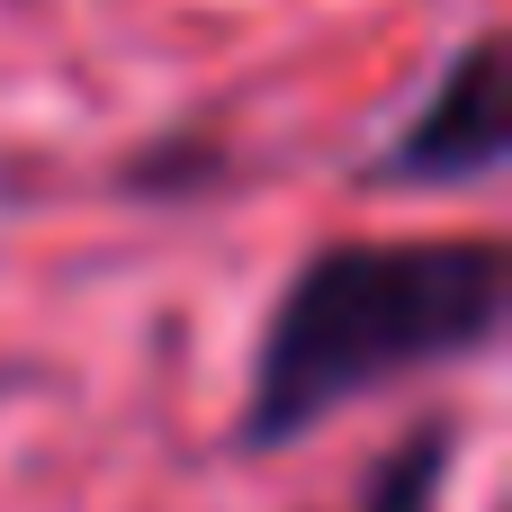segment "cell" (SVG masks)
I'll return each mask as SVG.
<instances>
[{"label": "cell", "instance_id": "6da1fadb", "mask_svg": "<svg viewBox=\"0 0 512 512\" xmlns=\"http://www.w3.org/2000/svg\"><path fill=\"white\" fill-rule=\"evenodd\" d=\"M504 306L512 261L495 234H378V243L306 252L252 342L234 450L270 459L396 378L495 351Z\"/></svg>", "mask_w": 512, "mask_h": 512}, {"label": "cell", "instance_id": "7a4b0ae2", "mask_svg": "<svg viewBox=\"0 0 512 512\" xmlns=\"http://www.w3.org/2000/svg\"><path fill=\"white\" fill-rule=\"evenodd\" d=\"M504 36L477 27L441 81L414 99V117L387 135V153L369 162V180H396V189H477L512 162V99H504Z\"/></svg>", "mask_w": 512, "mask_h": 512}, {"label": "cell", "instance_id": "3957f363", "mask_svg": "<svg viewBox=\"0 0 512 512\" xmlns=\"http://www.w3.org/2000/svg\"><path fill=\"white\" fill-rule=\"evenodd\" d=\"M450 468H459V423H450V414H441V423H414V432L369 468V486H360L351 512H441Z\"/></svg>", "mask_w": 512, "mask_h": 512}, {"label": "cell", "instance_id": "277c9868", "mask_svg": "<svg viewBox=\"0 0 512 512\" xmlns=\"http://www.w3.org/2000/svg\"><path fill=\"white\" fill-rule=\"evenodd\" d=\"M225 171H234L225 135L180 126V135L135 144V153H126V171H117V189H126V198H207V189H225Z\"/></svg>", "mask_w": 512, "mask_h": 512}, {"label": "cell", "instance_id": "5b68a950", "mask_svg": "<svg viewBox=\"0 0 512 512\" xmlns=\"http://www.w3.org/2000/svg\"><path fill=\"white\" fill-rule=\"evenodd\" d=\"M0 387H9V369H0Z\"/></svg>", "mask_w": 512, "mask_h": 512}]
</instances>
